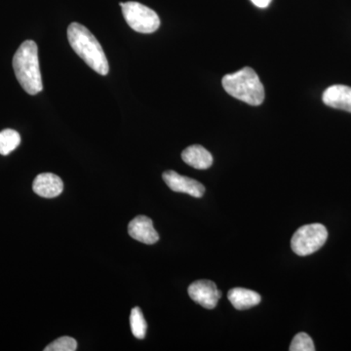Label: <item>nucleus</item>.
I'll return each mask as SVG.
<instances>
[{
  "label": "nucleus",
  "mask_w": 351,
  "mask_h": 351,
  "mask_svg": "<svg viewBox=\"0 0 351 351\" xmlns=\"http://www.w3.org/2000/svg\"><path fill=\"white\" fill-rule=\"evenodd\" d=\"M69 43L71 48L93 71L107 75L110 66L100 43L87 27L78 23H71L68 27Z\"/></svg>",
  "instance_id": "obj_1"
},
{
  "label": "nucleus",
  "mask_w": 351,
  "mask_h": 351,
  "mask_svg": "<svg viewBox=\"0 0 351 351\" xmlns=\"http://www.w3.org/2000/svg\"><path fill=\"white\" fill-rule=\"evenodd\" d=\"M13 69L18 82L27 94L34 96L43 91L38 48L34 41L25 40L21 44L13 57Z\"/></svg>",
  "instance_id": "obj_2"
},
{
  "label": "nucleus",
  "mask_w": 351,
  "mask_h": 351,
  "mask_svg": "<svg viewBox=\"0 0 351 351\" xmlns=\"http://www.w3.org/2000/svg\"><path fill=\"white\" fill-rule=\"evenodd\" d=\"M221 83L226 93L248 105L260 106L265 100L263 83L257 73L249 66L223 76Z\"/></svg>",
  "instance_id": "obj_3"
},
{
  "label": "nucleus",
  "mask_w": 351,
  "mask_h": 351,
  "mask_svg": "<svg viewBox=\"0 0 351 351\" xmlns=\"http://www.w3.org/2000/svg\"><path fill=\"white\" fill-rule=\"evenodd\" d=\"M328 239V230L321 223H311L300 228L291 240L292 250L298 256L311 255L322 248Z\"/></svg>",
  "instance_id": "obj_4"
},
{
  "label": "nucleus",
  "mask_w": 351,
  "mask_h": 351,
  "mask_svg": "<svg viewBox=\"0 0 351 351\" xmlns=\"http://www.w3.org/2000/svg\"><path fill=\"white\" fill-rule=\"evenodd\" d=\"M122 14L127 24L140 34H152L158 29L160 19L152 9L136 1L123 3Z\"/></svg>",
  "instance_id": "obj_5"
},
{
  "label": "nucleus",
  "mask_w": 351,
  "mask_h": 351,
  "mask_svg": "<svg viewBox=\"0 0 351 351\" xmlns=\"http://www.w3.org/2000/svg\"><path fill=\"white\" fill-rule=\"evenodd\" d=\"M189 295L193 301L207 309H213L221 299V292L211 280L195 281L189 287Z\"/></svg>",
  "instance_id": "obj_6"
},
{
  "label": "nucleus",
  "mask_w": 351,
  "mask_h": 351,
  "mask_svg": "<svg viewBox=\"0 0 351 351\" xmlns=\"http://www.w3.org/2000/svg\"><path fill=\"white\" fill-rule=\"evenodd\" d=\"M162 178L166 184L175 193H186L196 198L204 195V186L191 178L184 177L172 170L164 172Z\"/></svg>",
  "instance_id": "obj_7"
},
{
  "label": "nucleus",
  "mask_w": 351,
  "mask_h": 351,
  "mask_svg": "<svg viewBox=\"0 0 351 351\" xmlns=\"http://www.w3.org/2000/svg\"><path fill=\"white\" fill-rule=\"evenodd\" d=\"M128 232L132 239L147 245L156 244L159 240L152 219L143 215L132 219L128 226Z\"/></svg>",
  "instance_id": "obj_8"
},
{
  "label": "nucleus",
  "mask_w": 351,
  "mask_h": 351,
  "mask_svg": "<svg viewBox=\"0 0 351 351\" xmlns=\"http://www.w3.org/2000/svg\"><path fill=\"white\" fill-rule=\"evenodd\" d=\"M32 189L41 197L54 198L63 193L64 184L59 176L43 173L34 179Z\"/></svg>",
  "instance_id": "obj_9"
},
{
  "label": "nucleus",
  "mask_w": 351,
  "mask_h": 351,
  "mask_svg": "<svg viewBox=\"0 0 351 351\" xmlns=\"http://www.w3.org/2000/svg\"><path fill=\"white\" fill-rule=\"evenodd\" d=\"M322 100L328 107L351 112V87L332 85L323 93Z\"/></svg>",
  "instance_id": "obj_10"
},
{
  "label": "nucleus",
  "mask_w": 351,
  "mask_h": 351,
  "mask_svg": "<svg viewBox=\"0 0 351 351\" xmlns=\"http://www.w3.org/2000/svg\"><path fill=\"white\" fill-rule=\"evenodd\" d=\"M182 158L188 165L198 170H205L213 164V156L205 147L193 145L182 152Z\"/></svg>",
  "instance_id": "obj_11"
},
{
  "label": "nucleus",
  "mask_w": 351,
  "mask_h": 351,
  "mask_svg": "<svg viewBox=\"0 0 351 351\" xmlns=\"http://www.w3.org/2000/svg\"><path fill=\"white\" fill-rule=\"evenodd\" d=\"M228 298L234 308L239 311H244V309L258 306L262 301V298L257 292L244 288L232 289L228 293Z\"/></svg>",
  "instance_id": "obj_12"
},
{
  "label": "nucleus",
  "mask_w": 351,
  "mask_h": 351,
  "mask_svg": "<svg viewBox=\"0 0 351 351\" xmlns=\"http://www.w3.org/2000/svg\"><path fill=\"white\" fill-rule=\"evenodd\" d=\"M21 144V136L13 129H5L0 132V154L8 156L15 151Z\"/></svg>",
  "instance_id": "obj_13"
},
{
  "label": "nucleus",
  "mask_w": 351,
  "mask_h": 351,
  "mask_svg": "<svg viewBox=\"0 0 351 351\" xmlns=\"http://www.w3.org/2000/svg\"><path fill=\"white\" fill-rule=\"evenodd\" d=\"M130 325L132 332H133L135 338L138 339H145V334H147V324L140 307L136 306L132 309Z\"/></svg>",
  "instance_id": "obj_14"
},
{
  "label": "nucleus",
  "mask_w": 351,
  "mask_h": 351,
  "mask_svg": "<svg viewBox=\"0 0 351 351\" xmlns=\"http://www.w3.org/2000/svg\"><path fill=\"white\" fill-rule=\"evenodd\" d=\"M289 350L291 351H314L315 346H314L313 339L306 332H302L295 335Z\"/></svg>",
  "instance_id": "obj_15"
},
{
  "label": "nucleus",
  "mask_w": 351,
  "mask_h": 351,
  "mask_svg": "<svg viewBox=\"0 0 351 351\" xmlns=\"http://www.w3.org/2000/svg\"><path fill=\"white\" fill-rule=\"evenodd\" d=\"M77 348V341L71 337H62L44 348L45 351H75Z\"/></svg>",
  "instance_id": "obj_16"
},
{
  "label": "nucleus",
  "mask_w": 351,
  "mask_h": 351,
  "mask_svg": "<svg viewBox=\"0 0 351 351\" xmlns=\"http://www.w3.org/2000/svg\"><path fill=\"white\" fill-rule=\"evenodd\" d=\"M254 5L258 7V8H267L269 5L271 0H251Z\"/></svg>",
  "instance_id": "obj_17"
}]
</instances>
